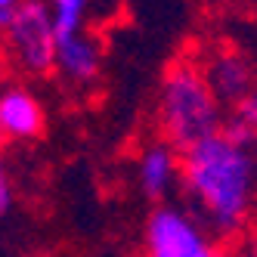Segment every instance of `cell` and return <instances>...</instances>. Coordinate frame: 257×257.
Here are the masks:
<instances>
[{"label": "cell", "mask_w": 257, "mask_h": 257, "mask_svg": "<svg viewBox=\"0 0 257 257\" xmlns=\"http://www.w3.org/2000/svg\"><path fill=\"white\" fill-rule=\"evenodd\" d=\"M180 195L220 242H245L257 229V161L242 137L220 134L183 152Z\"/></svg>", "instance_id": "6da1fadb"}, {"label": "cell", "mask_w": 257, "mask_h": 257, "mask_svg": "<svg viewBox=\"0 0 257 257\" xmlns=\"http://www.w3.org/2000/svg\"><path fill=\"white\" fill-rule=\"evenodd\" d=\"M155 127L158 137L180 152L226 127V105L214 93L201 62L177 59L168 65L155 96Z\"/></svg>", "instance_id": "7a4b0ae2"}, {"label": "cell", "mask_w": 257, "mask_h": 257, "mask_svg": "<svg viewBox=\"0 0 257 257\" xmlns=\"http://www.w3.org/2000/svg\"><path fill=\"white\" fill-rule=\"evenodd\" d=\"M143 257H226V251L183 201H164L143 223Z\"/></svg>", "instance_id": "3957f363"}, {"label": "cell", "mask_w": 257, "mask_h": 257, "mask_svg": "<svg viewBox=\"0 0 257 257\" xmlns=\"http://www.w3.org/2000/svg\"><path fill=\"white\" fill-rule=\"evenodd\" d=\"M7 59L25 75L56 71V28L44 0H25L13 25L0 34Z\"/></svg>", "instance_id": "277c9868"}, {"label": "cell", "mask_w": 257, "mask_h": 257, "mask_svg": "<svg viewBox=\"0 0 257 257\" xmlns=\"http://www.w3.org/2000/svg\"><path fill=\"white\" fill-rule=\"evenodd\" d=\"M134 177H137V186L146 198L155 201V205H164V201L180 189L183 152L174 149L171 143H164L161 137H155L140 149Z\"/></svg>", "instance_id": "5b68a950"}, {"label": "cell", "mask_w": 257, "mask_h": 257, "mask_svg": "<svg viewBox=\"0 0 257 257\" xmlns=\"http://www.w3.org/2000/svg\"><path fill=\"white\" fill-rule=\"evenodd\" d=\"M205 75L214 87V93L220 96L226 108L235 105L242 96H248L251 90H257V62L242 50H217L201 62Z\"/></svg>", "instance_id": "8992f818"}, {"label": "cell", "mask_w": 257, "mask_h": 257, "mask_svg": "<svg viewBox=\"0 0 257 257\" xmlns=\"http://www.w3.org/2000/svg\"><path fill=\"white\" fill-rule=\"evenodd\" d=\"M44 131V105L25 87H10L0 93V140L28 143Z\"/></svg>", "instance_id": "52a82bcc"}, {"label": "cell", "mask_w": 257, "mask_h": 257, "mask_svg": "<svg viewBox=\"0 0 257 257\" xmlns=\"http://www.w3.org/2000/svg\"><path fill=\"white\" fill-rule=\"evenodd\" d=\"M102 47L90 31L56 41V75L68 87H87L99 78Z\"/></svg>", "instance_id": "ba28073f"}, {"label": "cell", "mask_w": 257, "mask_h": 257, "mask_svg": "<svg viewBox=\"0 0 257 257\" xmlns=\"http://www.w3.org/2000/svg\"><path fill=\"white\" fill-rule=\"evenodd\" d=\"M50 10L53 28H56V41L71 38V34H84L90 13H93L96 0H44Z\"/></svg>", "instance_id": "9c48e42d"}, {"label": "cell", "mask_w": 257, "mask_h": 257, "mask_svg": "<svg viewBox=\"0 0 257 257\" xmlns=\"http://www.w3.org/2000/svg\"><path fill=\"white\" fill-rule=\"evenodd\" d=\"M226 131L248 143L257 140V90H251L248 96L226 108Z\"/></svg>", "instance_id": "30bf717a"}, {"label": "cell", "mask_w": 257, "mask_h": 257, "mask_svg": "<svg viewBox=\"0 0 257 257\" xmlns=\"http://www.w3.org/2000/svg\"><path fill=\"white\" fill-rule=\"evenodd\" d=\"M13 208V180H10V171L4 158H0V220H4Z\"/></svg>", "instance_id": "8fae6325"}, {"label": "cell", "mask_w": 257, "mask_h": 257, "mask_svg": "<svg viewBox=\"0 0 257 257\" xmlns=\"http://www.w3.org/2000/svg\"><path fill=\"white\" fill-rule=\"evenodd\" d=\"M22 7H25V0H0V34L13 25V19L19 16Z\"/></svg>", "instance_id": "7c38bea8"}, {"label": "cell", "mask_w": 257, "mask_h": 257, "mask_svg": "<svg viewBox=\"0 0 257 257\" xmlns=\"http://www.w3.org/2000/svg\"><path fill=\"white\" fill-rule=\"evenodd\" d=\"M238 251H242L245 257H257V229L245 238V242H242V248H238Z\"/></svg>", "instance_id": "4fadbf2b"}, {"label": "cell", "mask_w": 257, "mask_h": 257, "mask_svg": "<svg viewBox=\"0 0 257 257\" xmlns=\"http://www.w3.org/2000/svg\"><path fill=\"white\" fill-rule=\"evenodd\" d=\"M226 257H245L242 251H226Z\"/></svg>", "instance_id": "5bb4252c"}, {"label": "cell", "mask_w": 257, "mask_h": 257, "mask_svg": "<svg viewBox=\"0 0 257 257\" xmlns=\"http://www.w3.org/2000/svg\"><path fill=\"white\" fill-rule=\"evenodd\" d=\"M251 146H254V161H257V140H254V143H251Z\"/></svg>", "instance_id": "9a60e30c"}]
</instances>
